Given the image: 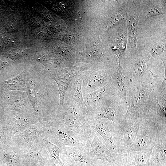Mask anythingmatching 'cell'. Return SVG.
Instances as JSON below:
<instances>
[{
	"label": "cell",
	"mask_w": 166,
	"mask_h": 166,
	"mask_svg": "<svg viewBox=\"0 0 166 166\" xmlns=\"http://www.w3.org/2000/svg\"><path fill=\"white\" fill-rule=\"evenodd\" d=\"M105 75L100 73L93 75L89 79V85L95 87H101L104 85L106 82Z\"/></svg>",
	"instance_id": "ffe728a7"
},
{
	"label": "cell",
	"mask_w": 166,
	"mask_h": 166,
	"mask_svg": "<svg viewBox=\"0 0 166 166\" xmlns=\"http://www.w3.org/2000/svg\"><path fill=\"white\" fill-rule=\"evenodd\" d=\"M144 18H148L160 14H165V10L157 5H149L144 8Z\"/></svg>",
	"instance_id": "ac0fdd59"
},
{
	"label": "cell",
	"mask_w": 166,
	"mask_h": 166,
	"mask_svg": "<svg viewBox=\"0 0 166 166\" xmlns=\"http://www.w3.org/2000/svg\"><path fill=\"white\" fill-rule=\"evenodd\" d=\"M60 157L64 166H92L96 161L89 143L61 148Z\"/></svg>",
	"instance_id": "3957f363"
},
{
	"label": "cell",
	"mask_w": 166,
	"mask_h": 166,
	"mask_svg": "<svg viewBox=\"0 0 166 166\" xmlns=\"http://www.w3.org/2000/svg\"><path fill=\"white\" fill-rule=\"evenodd\" d=\"M145 92L142 89H138L134 92L132 97L133 103L136 105L140 104L145 100Z\"/></svg>",
	"instance_id": "7402d4cb"
},
{
	"label": "cell",
	"mask_w": 166,
	"mask_h": 166,
	"mask_svg": "<svg viewBox=\"0 0 166 166\" xmlns=\"http://www.w3.org/2000/svg\"><path fill=\"white\" fill-rule=\"evenodd\" d=\"M43 131V126L39 121L11 137L10 145L19 148L26 153Z\"/></svg>",
	"instance_id": "52a82bcc"
},
{
	"label": "cell",
	"mask_w": 166,
	"mask_h": 166,
	"mask_svg": "<svg viewBox=\"0 0 166 166\" xmlns=\"http://www.w3.org/2000/svg\"><path fill=\"white\" fill-rule=\"evenodd\" d=\"M0 103L5 111H14L28 114L34 112L26 92L18 91H2Z\"/></svg>",
	"instance_id": "5b68a950"
},
{
	"label": "cell",
	"mask_w": 166,
	"mask_h": 166,
	"mask_svg": "<svg viewBox=\"0 0 166 166\" xmlns=\"http://www.w3.org/2000/svg\"><path fill=\"white\" fill-rule=\"evenodd\" d=\"M39 121L43 127V136L60 148L65 146H81L88 142L87 136L66 128L53 115Z\"/></svg>",
	"instance_id": "6da1fadb"
},
{
	"label": "cell",
	"mask_w": 166,
	"mask_h": 166,
	"mask_svg": "<svg viewBox=\"0 0 166 166\" xmlns=\"http://www.w3.org/2000/svg\"><path fill=\"white\" fill-rule=\"evenodd\" d=\"M40 118L38 113L24 114L14 111H6L5 117L2 124L4 131L9 137L21 132L29 126L39 122Z\"/></svg>",
	"instance_id": "277c9868"
},
{
	"label": "cell",
	"mask_w": 166,
	"mask_h": 166,
	"mask_svg": "<svg viewBox=\"0 0 166 166\" xmlns=\"http://www.w3.org/2000/svg\"><path fill=\"white\" fill-rule=\"evenodd\" d=\"M116 85L119 92L123 97H125L126 95L125 87L122 78L120 75L117 74L116 75Z\"/></svg>",
	"instance_id": "cb8c5ba5"
},
{
	"label": "cell",
	"mask_w": 166,
	"mask_h": 166,
	"mask_svg": "<svg viewBox=\"0 0 166 166\" xmlns=\"http://www.w3.org/2000/svg\"><path fill=\"white\" fill-rule=\"evenodd\" d=\"M138 125L132 124L128 125L124 129L123 133V141L127 145H132L135 142L138 129Z\"/></svg>",
	"instance_id": "2e32d148"
},
{
	"label": "cell",
	"mask_w": 166,
	"mask_h": 166,
	"mask_svg": "<svg viewBox=\"0 0 166 166\" xmlns=\"http://www.w3.org/2000/svg\"><path fill=\"white\" fill-rule=\"evenodd\" d=\"M133 70L135 73L139 76L145 74L147 70V66L145 61L143 59H139L134 63Z\"/></svg>",
	"instance_id": "d6986e66"
},
{
	"label": "cell",
	"mask_w": 166,
	"mask_h": 166,
	"mask_svg": "<svg viewBox=\"0 0 166 166\" xmlns=\"http://www.w3.org/2000/svg\"><path fill=\"white\" fill-rule=\"evenodd\" d=\"M46 166H51V165H48Z\"/></svg>",
	"instance_id": "f546056e"
},
{
	"label": "cell",
	"mask_w": 166,
	"mask_h": 166,
	"mask_svg": "<svg viewBox=\"0 0 166 166\" xmlns=\"http://www.w3.org/2000/svg\"><path fill=\"white\" fill-rule=\"evenodd\" d=\"M92 166H112L110 164L101 160L95 161Z\"/></svg>",
	"instance_id": "83f0119b"
},
{
	"label": "cell",
	"mask_w": 166,
	"mask_h": 166,
	"mask_svg": "<svg viewBox=\"0 0 166 166\" xmlns=\"http://www.w3.org/2000/svg\"><path fill=\"white\" fill-rule=\"evenodd\" d=\"M81 81V79H75L72 85V92L73 99L77 104L85 116L86 108L82 95Z\"/></svg>",
	"instance_id": "9a60e30c"
},
{
	"label": "cell",
	"mask_w": 166,
	"mask_h": 166,
	"mask_svg": "<svg viewBox=\"0 0 166 166\" xmlns=\"http://www.w3.org/2000/svg\"><path fill=\"white\" fill-rule=\"evenodd\" d=\"M25 153L16 147L10 145L0 151V166H22Z\"/></svg>",
	"instance_id": "30bf717a"
},
{
	"label": "cell",
	"mask_w": 166,
	"mask_h": 166,
	"mask_svg": "<svg viewBox=\"0 0 166 166\" xmlns=\"http://www.w3.org/2000/svg\"><path fill=\"white\" fill-rule=\"evenodd\" d=\"M54 116L59 123L77 133L87 135L92 129L79 106H64L57 109Z\"/></svg>",
	"instance_id": "7a4b0ae2"
},
{
	"label": "cell",
	"mask_w": 166,
	"mask_h": 166,
	"mask_svg": "<svg viewBox=\"0 0 166 166\" xmlns=\"http://www.w3.org/2000/svg\"><path fill=\"white\" fill-rule=\"evenodd\" d=\"M123 18V16L121 14L119 13L116 14L111 18V21L109 23L108 25L109 27L110 28L118 24Z\"/></svg>",
	"instance_id": "484cf974"
},
{
	"label": "cell",
	"mask_w": 166,
	"mask_h": 166,
	"mask_svg": "<svg viewBox=\"0 0 166 166\" xmlns=\"http://www.w3.org/2000/svg\"><path fill=\"white\" fill-rule=\"evenodd\" d=\"M50 165L49 156L42 135L34 142L29 150L25 154L22 166H46Z\"/></svg>",
	"instance_id": "ba28073f"
},
{
	"label": "cell",
	"mask_w": 166,
	"mask_h": 166,
	"mask_svg": "<svg viewBox=\"0 0 166 166\" xmlns=\"http://www.w3.org/2000/svg\"><path fill=\"white\" fill-rule=\"evenodd\" d=\"M128 29V46L134 52H137L136 44L138 35V22L132 16L129 17L127 20Z\"/></svg>",
	"instance_id": "5bb4252c"
},
{
	"label": "cell",
	"mask_w": 166,
	"mask_h": 166,
	"mask_svg": "<svg viewBox=\"0 0 166 166\" xmlns=\"http://www.w3.org/2000/svg\"><path fill=\"white\" fill-rule=\"evenodd\" d=\"M6 115V111L0 103V123H2L4 120Z\"/></svg>",
	"instance_id": "4316f807"
},
{
	"label": "cell",
	"mask_w": 166,
	"mask_h": 166,
	"mask_svg": "<svg viewBox=\"0 0 166 166\" xmlns=\"http://www.w3.org/2000/svg\"><path fill=\"white\" fill-rule=\"evenodd\" d=\"M27 74V71L24 70L1 83L2 91H18L26 92Z\"/></svg>",
	"instance_id": "7c38bea8"
},
{
	"label": "cell",
	"mask_w": 166,
	"mask_h": 166,
	"mask_svg": "<svg viewBox=\"0 0 166 166\" xmlns=\"http://www.w3.org/2000/svg\"><path fill=\"white\" fill-rule=\"evenodd\" d=\"M2 92V88H1V83H0V93H1Z\"/></svg>",
	"instance_id": "f1b7e54d"
},
{
	"label": "cell",
	"mask_w": 166,
	"mask_h": 166,
	"mask_svg": "<svg viewBox=\"0 0 166 166\" xmlns=\"http://www.w3.org/2000/svg\"><path fill=\"white\" fill-rule=\"evenodd\" d=\"M43 137V143L49 156L50 165L64 166L60 157L61 149Z\"/></svg>",
	"instance_id": "4fadbf2b"
},
{
	"label": "cell",
	"mask_w": 166,
	"mask_h": 166,
	"mask_svg": "<svg viewBox=\"0 0 166 166\" xmlns=\"http://www.w3.org/2000/svg\"><path fill=\"white\" fill-rule=\"evenodd\" d=\"M150 137L148 134L145 132L140 133L134 143L132 145V151H142L148 146Z\"/></svg>",
	"instance_id": "e0dca14e"
},
{
	"label": "cell",
	"mask_w": 166,
	"mask_h": 166,
	"mask_svg": "<svg viewBox=\"0 0 166 166\" xmlns=\"http://www.w3.org/2000/svg\"><path fill=\"white\" fill-rule=\"evenodd\" d=\"M88 141L96 161L101 160L112 166H121V160L115 152L110 150L98 137L96 132L91 129L87 135Z\"/></svg>",
	"instance_id": "8992f818"
},
{
	"label": "cell",
	"mask_w": 166,
	"mask_h": 166,
	"mask_svg": "<svg viewBox=\"0 0 166 166\" xmlns=\"http://www.w3.org/2000/svg\"><path fill=\"white\" fill-rule=\"evenodd\" d=\"M86 120L91 128L98 133L104 140L108 148L114 152L116 148L112 136V125L109 122L98 118H87Z\"/></svg>",
	"instance_id": "9c48e42d"
},
{
	"label": "cell",
	"mask_w": 166,
	"mask_h": 166,
	"mask_svg": "<svg viewBox=\"0 0 166 166\" xmlns=\"http://www.w3.org/2000/svg\"><path fill=\"white\" fill-rule=\"evenodd\" d=\"M47 75L54 80L57 85L60 100L59 104L57 109H60L64 106L66 92L72 79L74 75L70 73L60 71L51 72Z\"/></svg>",
	"instance_id": "8fae6325"
},
{
	"label": "cell",
	"mask_w": 166,
	"mask_h": 166,
	"mask_svg": "<svg viewBox=\"0 0 166 166\" xmlns=\"http://www.w3.org/2000/svg\"><path fill=\"white\" fill-rule=\"evenodd\" d=\"M166 45L164 44H156L151 49V54L154 57H156L165 52Z\"/></svg>",
	"instance_id": "603a6c76"
},
{
	"label": "cell",
	"mask_w": 166,
	"mask_h": 166,
	"mask_svg": "<svg viewBox=\"0 0 166 166\" xmlns=\"http://www.w3.org/2000/svg\"><path fill=\"white\" fill-rule=\"evenodd\" d=\"M106 89L105 86L93 92L90 97L93 101H96L103 97L106 93Z\"/></svg>",
	"instance_id": "d4e9b609"
},
{
	"label": "cell",
	"mask_w": 166,
	"mask_h": 166,
	"mask_svg": "<svg viewBox=\"0 0 166 166\" xmlns=\"http://www.w3.org/2000/svg\"><path fill=\"white\" fill-rule=\"evenodd\" d=\"M10 137L6 133L4 128L0 123V151L10 145Z\"/></svg>",
	"instance_id": "44dd1931"
}]
</instances>
